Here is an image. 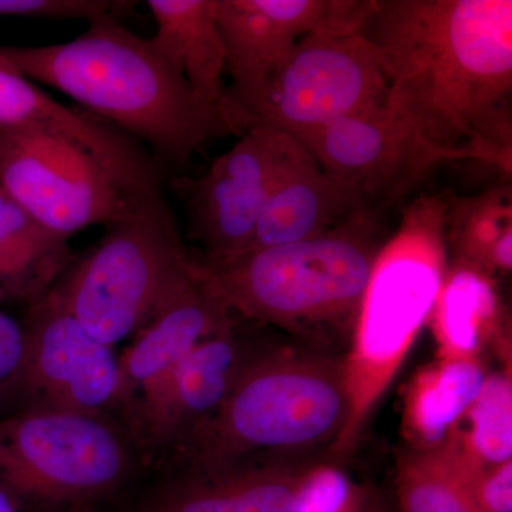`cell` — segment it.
Wrapping results in <instances>:
<instances>
[{"mask_svg": "<svg viewBox=\"0 0 512 512\" xmlns=\"http://www.w3.org/2000/svg\"><path fill=\"white\" fill-rule=\"evenodd\" d=\"M256 350L235 320L144 384L124 409L138 443L180 450L218 412Z\"/></svg>", "mask_w": 512, "mask_h": 512, "instance_id": "obj_14", "label": "cell"}, {"mask_svg": "<svg viewBox=\"0 0 512 512\" xmlns=\"http://www.w3.org/2000/svg\"><path fill=\"white\" fill-rule=\"evenodd\" d=\"M0 187L28 217L67 238L164 197L141 190L79 141L39 123L0 127Z\"/></svg>", "mask_w": 512, "mask_h": 512, "instance_id": "obj_7", "label": "cell"}, {"mask_svg": "<svg viewBox=\"0 0 512 512\" xmlns=\"http://www.w3.org/2000/svg\"><path fill=\"white\" fill-rule=\"evenodd\" d=\"M130 467L126 440L103 417L28 409L0 420V487L18 505L89 503Z\"/></svg>", "mask_w": 512, "mask_h": 512, "instance_id": "obj_8", "label": "cell"}, {"mask_svg": "<svg viewBox=\"0 0 512 512\" xmlns=\"http://www.w3.org/2000/svg\"><path fill=\"white\" fill-rule=\"evenodd\" d=\"M147 6L157 25L151 42L202 100L228 110L217 0H148Z\"/></svg>", "mask_w": 512, "mask_h": 512, "instance_id": "obj_20", "label": "cell"}, {"mask_svg": "<svg viewBox=\"0 0 512 512\" xmlns=\"http://www.w3.org/2000/svg\"><path fill=\"white\" fill-rule=\"evenodd\" d=\"M299 150L301 144L284 133L249 128L200 177L171 180L187 214L188 235L204 249L201 258L247 251L266 200Z\"/></svg>", "mask_w": 512, "mask_h": 512, "instance_id": "obj_10", "label": "cell"}, {"mask_svg": "<svg viewBox=\"0 0 512 512\" xmlns=\"http://www.w3.org/2000/svg\"><path fill=\"white\" fill-rule=\"evenodd\" d=\"M137 5L136 2L120 0H0V16L13 18L82 19L94 20L121 19Z\"/></svg>", "mask_w": 512, "mask_h": 512, "instance_id": "obj_27", "label": "cell"}, {"mask_svg": "<svg viewBox=\"0 0 512 512\" xmlns=\"http://www.w3.org/2000/svg\"><path fill=\"white\" fill-rule=\"evenodd\" d=\"M25 355L26 338L23 325L0 311V400L18 392Z\"/></svg>", "mask_w": 512, "mask_h": 512, "instance_id": "obj_29", "label": "cell"}, {"mask_svg": "<svg viewBox=\"0 0 512 512\" xmlns=\"http://www.w3.org/2000/svg\"><path fill=\"white\" fill-rule=\"evenodd\" d=\"M0 512H18V504L0 487Z\"/></svg>", "mask_w": 512, "mask_h": 512, "instance_id": "obj_31", "label": "cell"}, {"mask_svg": "<svg viewBox=\"0 0 512 512\" xmlns=\"http://www.w3.org/2000/svg\"><path fill=\"white\" fill-rule=\"evenodd\" d=\"M427 323L439 359H484L493 348L511 362L510 323L497 279L473 266L447 261Z\"/></svg>", "mask_w": 512, "mask_h": 512, "instance_id": "obj_19", "label": "cell"}, {"mask_svg": "<svg viewBox=\"0 0 512 512\" xmlns=\"http://www.w3.org/2000/svg\"><path fill=\"white\" fill-rule=\"evenodd\" d=\"M18 392L29 410L103 417L119 402L113 346L94 338L50 288L29 303Z\"/></svg>", "mask_w": 512, "mask_h": 512, "instance_id": "obj_11", "label": "cell"}, {"mask_svg": "<svg viewBox=\"0 0 512 512\" xmlns=\"http://www.w3.org/2000/svg\"><path fill=\"white\" fill-rule=\"evenodd\" d=\"M453 463L463 476L474 512H512V460L476 473Z\"/></svg>", "mask_w": 512, "mask_h": 512, "instance_id": "obj_28", "label": "cell"}, {"mask_svg": "<svg viewBox=\"0 0 512 512\" xmlns=\"http://www.w3.org/2000/svg\"><path fill=\"white\" fill-rule=\"evenodd\" d=\"M365 512H397L394 500L379 488L373 487Z\"/></svg>", "mask_w": 512, "mask_h": 512, "instance_id": "obj_30", "label": "cell"}, {"mask_svg": "<svg viewBox=\"0 0 512 512\" xmlns=\"http://www.w3.org/2000/svg\"><path fill=\"white\" fill-rule=\"evenodd\" d=\"M69 239L25 215L0 241V298L45 295L72 264Z\"/></svg>", "mask_w": 512, "mask_h": 512, "instance_id": "obj_24", "label": "cell"}, {"mask_svg": "<svg viewBox=\"0 0 512 512\" xmlns=\"http://www.w3.org/2000/svg\"><path fill=\"white\" fill-rule=\"evenodd\" d=\"M488 375L484 359H439L420 367L406 384L402 403L404 448L443 446L476 399Z\"/></svg>", "mask_w": 512, "mask_h": 512, "instance_id": "obj_21", "label": "cell"}, {"mask_svg": "<svg viewBox=\"0 0 512 512\" xmlns=\"http://www.w3.org/2000/svg\"><path fill=\"white\" fill-rule=\"evenodd\" d=\"M28 123L62 131L131 183H144L153 174V158L140 141L82 107L52 99L0 56V127Z\"/></svg>", "mask_w": 512, "mask_h": 512, "instance_id": "obj_18", "label": "cell"}, {"mask_svg": "<svg viewBox=\"0 0 512 512\" xmlns=\"http://www.w3.org/2000/svg\"><path fill=\"white\" fill-rule=\"evenodd\" d=\"M322 460L185 468L144 500L138 512H289L306 474Z\"/></svg>", "mask_w": 512, "mask_h": 512, "instance_id": "obj_15", "label": "cell"}, {"mask_svg": "<svg viewBox=\"0 0 512 512\" xmlns=\"http://www.w3.org/2000/svg\"><path fill=\"white\" fill-rule=\"evenodd\" d=\"M397 512H474L463 476L443 448H404L396 460Z\"/></svg>", "mask_w": 512, "mask_h": 512, "instance_id": "obj_25", "label": "cell"}, {"mask_svg": "<svg viewBox=\"0 0 512 512\" xmlns=\"http://www.w3.org/2000/svg\"><path fill=\"white\" fill-rule=\"evenodd\" d=\"M386 106L444 161L512 175L511 0H370Z\"/></svg>", "mask_w": 512, "mask_h": 512, "instance_id": "obj_1", "label": "cell"}, {"mask_svg": "<svg viewBox=\"0 0 512 512\" xmlns=\"http://www.w3.org/2000/svg\"><path fill=\"white\" fill-rule=\"evenodd\" d=\"M387 94L380 57L359 32L313 35L293 47L251 99L228 110L239 134L266 127L295 138L382 109Z\"/></svg>", "mask_w": 512, "mask_h": 512, "instance_id": "obj_9", "label": "cell"}, {"mask_svg": "<svg viewBox=\"0 0 512 512\" xmlns=\"http://www.w3.org/2000/svg\"><path fill=\"white\" fill-rule=\"evenodd\" d=\"M441 202L429 224L421 212L386 242L345 355L349 414L330 458L355 453L380 400L392 386L410 350L429 322L447 265Z\"/></svg>", "mask_w": 512, "mask_h": 512, "instance_id": "obj_5", "label": "cell"}, {"mask_svg": "<svg viewBox=\"0 0 512 512\" xmlns=\"http://www.w3.org/2000/svg\"><path fill=\"white\" fill-rule=\"evenodd\" d=\"M293 140L320 167L352 185L363 208L380 218L441 164L414 128L386 104Z\"/></svg>", "mask_w": 512, "mask_h": 512, "instance_id": "obj_12", "label": "cell"}, {"mask_svg": "<svg viewBox=\"0 0 512 512\" xmlns=\"http://www.w3.org/2000/svg\"><path fill=\"white\" fill-rule=\"evenodd\" d=\"M0 56L150 147L161 168L183 170L214 138L238 134L227 109L202 100L151 39L120 19L94 20L59 45L0 47Z\"/></svg>", "mask_w": 512, "mask_h": 512, "instance_id": "obj_2", "label": "cell"}, {"mask_svg": "<svg viewBox=\"0 0 512 512\" xmlns=\"http://www.w3.org/2000/svg\"><path fill=\"white\" fill-rule=\"evenodd\" d=\"M441 201L447 261L498 276L512 271V185L501 180L480 194L446 192Z\"/></svg>", "mask_w": 512, "mask_h": 512, "instance_id": "obj_22", "label": "cell"}, {"mask_svg": "<svg viewBox=\"0 0 512 512\" xmlns=\"http://www.w3.org/2000/svg\"><path fill=\"white\" fill-rule=\"evenodd\" d=\"M369 8L370 0H217L228 103L251 99L305 37L359 32Z\"/></svg>", "mask_w": 512, "mask_h": 512, "instance_id": "obj_13", "label": "cell"}, {"mask_svg": "<svg viewBox=\"0 0 512 512\" xmlns=\"http://www.w3.org/2000/svg\"><path fill=\"white\" fill-rule=\"evenodd\" d=\"M194 268L173 211L160 197L107 225L52 289L94 338L114 348L136 335Z\"/></svg>", "mask_w": 512, "mask_h": 512, "instance_id": "obj_6", "label": "cell"}, {"mask_svg": "<svg viewBox=\"0 0 512 512\" xmlns=\"http://www.w3.org/2000/svg\"><path fill=\"white\" fill-rule=\"evenodd\" d=\"M386 242L380 217L359 211L316 238L195 261L234 315L345 356Z\"/></svg>", "mask_w": 512, "mask_h": 512, "instance_id": "obj_3", "label": "cell"}, {"mask_svg": "<svg viewBox=\"0 0 512 512\" xmlns=\"http://www.w3.org/2000/svg\"><path fill=\"white\" fill-rule=\"evenodd\" d=\"M443 447L470 471L512 460L511 362L488 372L480 393Z\"/></svg>", "mask_w": 512, "mask_h": 512, "instance_id": "obj_23", "label": "cell"}, {"mask_svg": "<svg viewBox=\"0 0 512 512\" xmlns=\"http://www.w3.org/2000/svg\"><path fill=\"white\" fill-rule=\"evenodd\" d=\"M194 262L191 278L154 312L119 357L117 407L126 409L144 384L177 365L202 340L235 322L237 315L212 292L195 258Z\"/></svg>", "mask_w": 512, "mask_h": 512, "instance_id": "obj_16", "label": "cell"}, {"mask_svg": "<svg viewBox=\"0 0 512 512\" xmlns=\"http://www.w3.org/2000/svg\"><path fill=\"white\" fill-rule=\"evenodd\" d=\"M348 414L345 356L296 340L259 348L181 456L185 468L330 458Z\"/></svg>", "mask_w": 512, "mask_h": 512, "instance_id": "obj_4", "label": "cell"}, {"mask_svg": "<svg viewBox=\"0 0 512 512\" xmlns=\"http://www.w3.org/2000/svg\"><path fill=\"white\" fill-rule=\"evenodd\" d=\"M359 211L366 210L352 185L320 167L301 146L266 200L245 252L319 237Z\"/></svg>", "mask_w": 512, "mask_h": 512, "instance_id": "obj_17", "label": "cell"}, {"mask_svg": "<svg viewBox=\"0 0 512 512\" xmlns=\"http://www.w3.org/2000/svg\"><path fill=\"white\" fill-rule=\"evenodd\" d=\"M339 463L332 458L316 463L289 512H365L372 485L359 483Z\"/></svg>", "mask_w": 512, "mask_h": 512, "instance_id": "obj_26", "label": "cell"}]
</instances>
